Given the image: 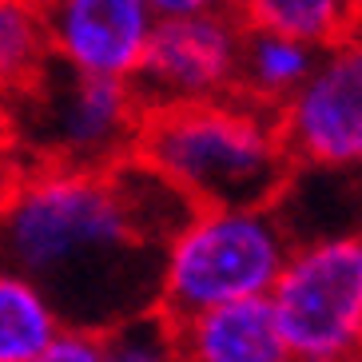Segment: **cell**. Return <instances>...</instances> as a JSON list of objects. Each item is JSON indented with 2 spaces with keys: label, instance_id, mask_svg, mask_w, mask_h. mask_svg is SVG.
<instances>
[{
  "label": "cell",
  "instance_id": "obj_5",
  "mask_svg": "<svg viewBox=\"0 0 362 362\" xmlns=\"http://www.w3.org/2000/svg\"><path fill=\"white\" fill-rule=\"evenodd\" d=\"M271 310L295 362H346L362 351V235L291 251Z\"/></svg>",
  "mask_w": 362,
  "mask_h": 362
},
{
  "label": "cell",
  "instance_id": "obj_19",
  "mask_svg": "<svg viewBox=\"0 0 362 362\" xmlns=\"http://www.w3.org/2000/svg\"><path fill=\"white\" fill-rule=\"evenodd\" d=\"M358 175H362V171H358Z\"/></svg>",
  "mask_w": 362,
  "mask_h": 362
},
{
  "label": "cell",
  "instance_id": "obj_7",
  "mask_svg": "<svg viewBox=\"0 0 362 362\" xmlns=\"http://www.w3.org/2000/svg\"><path fill=\"white\" fill-rule=\"evenodd\" d=\"M295 168L362 171V33L319 56L310 80L279 107Z\"/></svg>",
  "mask_w": 362,
  "mask_h": 362
},
{
  "label": "cell",
  "instance_id": "obj_17",
  "mask_svg": "<svg viewBox=\"0 0 362 362\" xmlns=\"http://www.w3.org/2000/svg\"><path fill=\"white\" fill-rule=\"evenodd\" d=\"M0 151H8V144H4V116H0Z\"/></svg>",
  "mask_w": 362,
  "mask_h": 362
},
{
  "label": "cell",
  "instance_id": "obj_16",
  "mask_svg": "<svg viewBox=\"0 0 362 362\" xmlns=\"http://www.w3.org/2000/svg\"><path fill=\"white\" fill-rule=\"evenodd\" d=\"M16 160H12L8 151H0V207H4V199H8V187H12V180H16Z\"/></svg>",
  "mask_w": 362,
  "mask_h": 362
},
{
  "label": "cell",
  "instance_id": "obj_11",
  "mask_svg": "<svg viewBox=\"0 0 362 362\" xmlns=\"http://www.w3.org/2000/svg\"><path fill=\"white\" fill-rule=\"evenodd\" d=\"M319 56L322 52L303 48L295 40H283V36H271V33H251L247 28L243 68H239V96L279 116V107L310 80Z\"/></svg>",
  "mask_w": 362,
  "mask_h": 362
},
{
  "label": "cell",
  "instance_id": "obj_1",
  "mask_svg": "<svg viewBox=\"0 0 362 362\" xmlns=\"http://www.w3.org/2000/svg\"><path fill=\"white\" fill-rule=\"evenodd\" d=\"M192 215L139 160L107 171L21 168L0 207V263L33 279L72 330H112L160 315V263Z\"/></svg>",
  "mask_w": 362,
  "mask_h": 362
},
{
  "label": "cell",
  "instance_id": "obj_14",
  "mask_svg": "<svg viewBox=\"0 0 362 362\" xmlns=\"http://www.w3.org/2000/svg\"><path fill=\"white\" fill-rule=\"evenodd\" d=\"M107 362H183L175 330L163 315H148L107 334Z\"/></svg>",
  "mask_w": 362,
  "mask_h": 362
},
{
  "label": "cell",
  "instance_id": "obj_18",
  "mask_svg": "<svg viewBox=\"0 0 362 362\" xmlns=\"http://www.w3.org/2000/svg\"><path fill=\"white\" fill-rule=\"evenodd\" d=\"M346 362H362V351H358V354H354V358H346Z\"/></svg>",
  "mask_w": 362,
  "mask_h": 362
},
{
  "label": "cell",
  "instance_id": "obj_3",
  "mask_svg": "<svg viewBox=\"0 0 362 362\" xmlns=\"http://www.w3.org/2000/svg\"><path fill=\"white\" fill-rule=\"evenodd\" d=\"M291 243L275 207H192L160 263V315L168 322L203 310L271 298Z\"/></svg>",
  "mask_w": 362,
  "mask_h": 362
},
{
  "label": "cell",
  "instance_id": "obj_15",
  "mask_svg": "<svg viewBox=\"0 0 362 362\" xmlns=\"http://www.w3.org/2000/svg\"><path fill=\"white\" fill-rule=\"evenodd\" d=\"M36 362H107V334L64 327V334H60Z\"/></svg>",
  "mask_w": 362,
  "mask_h": 362
},
{
  "label": "cell",
  "instance_id": "obj_8",
  "mask_svg": "<svg viewBox=\"0 0 362 362\" xmlns=\"http://www.w3.org/2000/svg\"><path fill=\"white\" fill-rule=\"evenodd\" d=\"M40 12L52 64L92 80L136 84L156 33L151 0H56L40 4Z\"/></svg>",
  "mask_w": 362,
  "mask_h": 362
},
{
  "label": "cell",
  "instance_id": "obj_6",
  "mask_svg": "<svg viewBox=\"0 0 362 362\" xmlns=\"http://www.w3.org/2000/svg\"><path fill=\"white\" fill-rule=\"evenodd\" d=\"M247 28L235 4H207L183 21H156L148 60L136 76V96L148 112L175 104L239 96Z\"/></svg>",
  "mask_w": 362,
  "mask_h": 362
},
{
  "label": "cell",
  "instance_id": "obj_4",
  "mask_svg": "<svg viewBox=\"0 0 362 362\" xmlns=\"http://www.w3.org/2000/svg\"><path fill=\"white\" fill-rule=\"evenodd\" d=\"M0 116L16 168L107 171L136 156L148 107L132 84L48 64L33 88L0 104Z\"/></svg>",
  "mask_w": 362,
  "mask_h": 362
},
{
  "label": "cell",
  "instance_id": "obj_10",
  "mask_svg": "<svg viewBox=\"0 0 362 362\" xmlns=\"http://www.w3.org/2000/svg\"><path fill=\"white\" fill-rule=\"evenodd\" d=\"M235 12L251 33L283 36L315 52H327L362 33V8L342 0H247L235 4Z\"/></svg>",
  "mask_w": 362,
  "mask_h": 362
},
{
  "label": "cell",
  "instance_id": "obj_12",
  "mask_svg": "<svg viewBox=\"0 0 362 362\" xmlns=\"http://www.w3.org/2000/svg\"><path fill=\"white\" fill-rule=\"evenodd\" d=\"M64 334V319L56 315L33 279L0 263V362H36Z\"/></svg>",
  "mask_w": 362,
  "mask_h": 362
},
{
  "label": "cell",
  "instance_id": "obj_2",
  "mask_svg": "<svg viewBox=\"0 0 362 362\" xmlns=\"http://www.w3.org/2000/svg\"><path fill=\"white\" fill-rule=\"evenodd\" d=\"M132 160L192 207H275L295 171L279 116L243 96L148 112Z\"/></svg>",
  "mask_w": 362,
  "mask_h": 362
},
{
  "label": "cell",
  "instance_id": "obj_13",
  "mask_svg": "<svg viewBox=\"0 0 362 362\" xmlns=\"http://www.w3.org/2000/svg\"><path fill=\"white\" fill-rule=\"evenodd\" d=\"M52 64L40 4L0 0V104L33 88Z\"/></svg>",
  "mask_w": 362,
  "mask_h": 362
},
{
  "label": "cell",
  "instance_id": "obj_9",
  "mask_svg": "<svg viewBox=\"0 0 362 362\" xmlns=\"http://www.w3.org/2000/svg\"><path fill=\"white\" fill-rule=\"evenodd\" d=\"M171 330L183 362H295L267 298L203 310Z\"/></svg>",
  "mask_w": 362,
  "mask_h": 362
}]
</instances>
